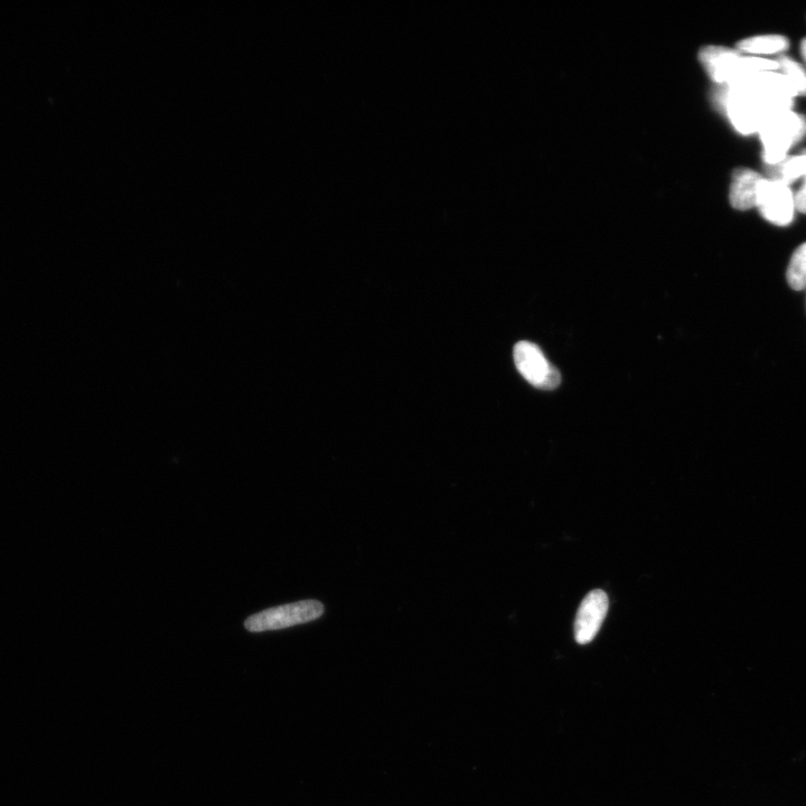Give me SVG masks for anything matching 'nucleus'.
Instances as JSON below:
<instances>
[{"label": "nucleus", "instance_id": "8", "mask_svg": "<svg viewBox=\"0 0 806 806\" xmlns=\"http://www.w3.org/2000/svg\"><path fill=\"white\" fill-rule=\"evenodd\" d=\"M763 181L762 175L739 168L733 175V183L730 186L729 200L731 206L739 211H747L756 208L758 186Z\"/></svg>", "mask_w": 806, "mask_h": 806}, {"label": "nucleus", "instance_id": "2", "mask_svg": "<svg viewBox=\"0 0 806 806\" xmlns=\"http://www.w3.org/2000/svg\"><path fill=\"white\" fill-rule=\"evenodd\" d=\"M700 61L709 77L721 87L736 86L757 73L780 70L776 60L742 56L739 52L721 46H708L702 50Z\"/></svg>", "mask_w": 806, "mask_h": 806}, {"label": "nucleus", "instance_id": "4", "mask_svg": "<svg viewBox=\"0 0 806 806\" xmlns=\"http://www.w3.org/2000/svg\"><path fill=\"white\" fill-rule=\"evenodd\" d=\"M323 614L324 605L311 599V601L266 609L264 612L250 616L245 626L252 633L277 631L313 622Z\"/></svg>", "mask_w": 806, "mask_h": 806}, {"label": "nucleus", "instance_id": "10", "mask_svg": "<svg viewBox=\"0 0 806 806\" xmlns=\"http://www.w3.org/2000/svg\"><path fill=\"white\" fill-rule=\"evenodd\" d=\"M776 61L779 63V71L791 84L796 97H806V71L802 65L784 54H781Z\"/></svg>", "mask_w": 806, "mask_h": 806}, {"label": "nucleus", "instance_id": "12", "mask_svg": "<svg viewBox=\"0 0 806 806\" xmlns=\"http://www.w3.org/2000/svg\"><path fill=\"white\" fill-rule=\"evenodd\" d=\"M804 158V177L805 183L801 187V190L794 196L795 201V209L801 213L806 214V151L802 153Z\"/></svg>", "mask_w": 806, "mask_h": 806}, {"label": "nucleus", "instance_id": "6", "mask_svg": "<svg viewBox=\"0 0 806 806\" xmlns=\"http://www.w3.org/2000/svg\"><path fill=\"white\" fill-rule=\"evenodd\" d=\"M756 208L775 226H790L796 210L794 195L789 186L763 178L758 186Z\"/></svg>", "mask_w": 806, "mask_h": 806}, {"label": "nucleus", "instance_id": "7", "mask_svg": "<svg viewBox=\"0 0 806 806\" xmlns=\"http://www.w3.org/2000/svg\"><path fill=\"white\" fill-rule=\"evenodd\" d=\"M608 597L603 590H593L581 602L575 622V639L586 645L595 639L608 612Z\"/></svg>", "mask_w": 806, "mask_h": 806}, {"label": "nucleus", "instance_id": "3", "mask_svg": "<svg viewBox=\"0 0 806 806\" xmlns=\"http://www.w3.org/2000/svg\"><path fill=\"white\" fill-rule=\"evenodd\" d=\"M758 135L763 144L764 162L775 166L806 136V118L793 110L780 112L767 121Z\"/></svg>", "mask_w": 806, "mask_h": 806}, {"label": "nucleus", "instance_id": "11", "mask_svg": "<svg viewBox=\"0 0 806 806\" xmlns=\"http://www.w3.org/2000/svg\"><path fill=\"white\" fill-rule=\"evenodd\" d=\"M787 281L795 290L806 288V242L793 253L787 269Z\"/></svg>", "mask_w": 806, "mask_h": 806}, {"label": "nucleus", "instance_id": "9", "mask_svg": "<svg viewBox=\"0 0 806 806\" xmlns=\"http://www.w3.org/2000/svg\"><path fill=\"white\" fill-rule=\"evenodd\" d=\"M737 48L748 54H781L790 49V42L782 35H759L739 42Z\"/></svg>", "mask_w": 806, "mask_h": 806}, {"label": "nucleus", "instance_id": "5", "mask_svg": "<svg viewBox=\"0 0 806 806\" xmlns=\"http://www.w3.org/2000/svg\"><path fill=\"white\" fill-rule=\"evenodd\" d=\"M514 363L522 377L533 387L542 390H554L559 387L561 376L551 365L538 345L531 342H519L513 351Z\"/></svg>", "mask_w": 806, "mask_h": 806}, {"label": "nucleus", "instance_id": "1", "mask_svg": "<svg viewBox=\"0 0 806 806\" xmlns=\"http://www.w3.org/2000/svg\"><path fill=\"white\" fill-rule=\"evenodd\" d=\"M795 92L780 71L755 74L742 83L721 87L715 100L738 133L758 134L773 116L792 110Z\"/></svg>", "mask_w": 806, "mask_h": 806}, {"label": "nucleus", "instance_id": "13", "mask_svg": "<svg viewBox=\"0 0 806 806\" xmlns=\"http://www.w3.org/2000/svg\"><path fill=\"white\" fill-rule=\"evenodd\" d=\"M801 54L804 62L806 63V39H804L801 43Z\"/></svg>", "mask_w": 806, "mask_h": 806}]
</instances>
